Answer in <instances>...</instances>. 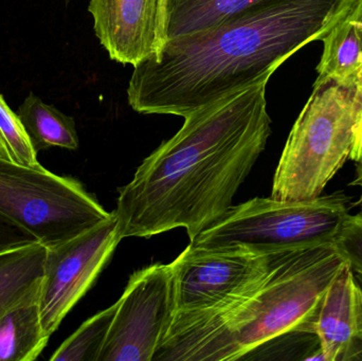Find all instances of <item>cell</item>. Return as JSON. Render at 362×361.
<instances>
[{"mask_svg":"<svg viewBox=\"0 0 362 361\" xmlns=\"http://www.w3.org/2000/svg\"><path fill=\"white\" fill-rule=\"evenodd\" d=\"M262 81L185 117L182 127L119 190L121 239L185 228L189 242L218 222L272 135Z\"/></svg>","mask_w":362,"mask_h":361,"instance_id":"1","label":"cell"},{"mask_svg":"<svg viewBox=\"0 0 362 361\" xmlns=\"http://www.w3.org/2000/svg\"><path fill=\"white\" fill-rule=\"evenodd\" d=\"M352 208V197L341 191L308 201L257 197L232 206L189 243L206 249L242 247L259 254L333 243Z\"/></svg>","mask_w":362,"mask_h":361,"instance_id":"5","label":"cell"},{"mask_svg":"<svg viewBox=\"0 0 362 361\" xmlns=\"http://www.w3.org/2000/svg\"><path fill=\"white\" fill-rule=\"evenodd\" d=\"M276 252L259 254L242 247L206 249L189 243L170 263L176 313L210 309L236 294L268 268Z\"/></svg>","mask_w":362,"mask_h":361,"instance_id":"9","label":"cell"},{"mask_svg":"<svg viewBox=\"0 0 362 361\" xmlns=\"http://www.w3.org/2000/svg\"><path fill=\"white\" fill-rule=\"evenodd\" d=\"M170 0H158V40L160 52L168 40V25H169ZM159 57V55H158Z\"/></svg>","mask_w":362,"mask_h":361,"instance_id":"21","label":"cell"},{"mask_svg":"<svg viewBox=\"0 0 362 361\" xmlns=\"http://www.w3.org/2000/svg\"><path fill=\"white\" fill-rule=\"evenodd\" d=\"M40 242L35 235L18 223L0 213V254Z\"/></svg>","mask_w":362,"mask_h":361,"instance_id":"20","label":"cell"},{"mask_svg":"<svg viewBox=\"0 0 362 361\" xmlns=\"http://www.w3.org/2000/svg\"><path fill=\"white\" fill-rule=\"evenodd\" d=\"M322 42L317 80L362 76V0L355 1Z\"/></svg>","mask_w":362,"mask_h":361,"instance_id":"12","label":"cell"},{"mask_svg":"<svg viewBox=\"0 0 362 361\" xmlns=\"http://www.w3.org/2000/svg\"><path fill=\"white\" fill-rule=\"evenodd\" d=\"M261 0H170L168 40L221 23Z\"/></svg>","mask_w":362,"mask_h":361,"instance_id":"16","label":"cell"},{"mask_svg":"<svg viewBox=\"0 0 362 361\" xmlns=\"http://www.w3.org/2000/svg\"><path fill=\"white\" fill-rule=\"evenodd\" d=\"M17 114L36 154L53 146L71 150L78 148L74 119L45 103L34 93L25 97Z\"/></svg>","mask_w":362,"mask_h":361,"instance_id":"15","label":"cell"},{"mask_svg":"<svg viewBox=\"0 0 362 361\" xmlns=\"http://www.w3.org/2000/svg\"><path fill=\"white\" fill-rule=\"evenodd\" d=\"M69 1V0H67V2Z\"/></svg>","mask_w":362,"mask_h":361,"instance_id":"25","label":"cell"},{"mask_svg":"<svg viewBox=\"0 0 362 361\" xmlns=\"http://www.w3.org/2000/svg\"><path fill=\"white\" fill-rule=\"evenodd\" d=\"M362 131V76L316 80L281 155L270 197L308 201L323 194L351 159Z\"/></svg>","mask_w":362,"mask_h":361,"instance_id":"4","label":"cell"},{"mask_svg":"<svg viewBox=\"0 0 362 361\" xmlns=\"http://www.w3.org/2000/svg\"><path fill=\"white\" fill-rule=\"evenodd\" d=\"M49 339L42 326L38 294L0 317V361L35 360Z\"/></svg>","mask_w":362,"mask_h":361,"instance_id":"13","label":"cell"},{"mask_svg":"<svg viewBox=\"0 0 362 361\" xmlns=\"http://www.w3.org/2000/svg\"><path fill=\"white\" fill-rule=\"evenodd\" d=\"M0 157L28 167H42L18 114L0 93Z\"/></svg>","mask_w":362,"mask_h":361,"instance_id":"18","label":"cell"},{"mask_svg":"<svg viewBox=\"0 0 362 361\" xmlns=\"http://www.w3.org/2000/svg\"><path fill=\"white\" fill-rule=\"evenodd\" d=\"M121 239L114 213L106 222L47 249L38 307L49 337L90 290Z\"/></svg>","mask_w":362,"mask_h":361,"instance_id":"8","label":"cell"},{"mask_svg":"<svg viewBox=\"0 0 362 361\" xmlns=\"http://www.w3.org/2000/svg\"><path fill=\"white\" fill-rule=\"evenodd\" d=\"M158 0H90L93 29L110 59L132 65L160 54Z\"/></svg>","mask_w":362,"mask_h":361,"instance_id":"10","label":"cell"},{"mask_svg":"<svg viewBox=\"0 0 362 361\" xmlns=\"http://www.w3.org/2000/svg\"><path fill=\"white\" fill-rule=\"evenodd\" d=\"M356 0H261L221 23L169 38L134 67L127 101L142 114L185 118L264 80L322 40Z\"/></svg>","mask_w":362,"mask_h":361,"instance_id":"2","label":"cell"},{"mask_svg":"<svg viewBox=\"0 0 362 361\" xmlns=\"http://www.w3.org/2000/svg\"><path fill=\"white\" fill-rule=\"evenodd\" d=\"M47 249L38 242L0 254V317L21 301L38 294Z\"/></svg>","mask_w":362,"mask_h":361,"instance_id":"14","label":"cell"},{"mask_svg":"<svg viewBox=\"0 0 362 361\" xmlns=\"http://www.w3.org/2000/svg\"><path fill=\"white\" fill-rule=\"evenodd\" d=\"M333 246L362 283V212L346 216Z\"/></svg>","mask_w":362,"mask_h":361,"instance_id":"19","label":"cell"},{"mask_svg":"<svg viewBox=\"0 0 362 361\" xmlns=\"http://www.w3.org/2000/svg\"><path fill=\"white\" fill-rule=\"evenodd\" d=\"M351 159L356 165L355 172L362 171V131L361 137H359L358 141H357L356 146H355L354 150H353L352 155H351Z\"/></svg>","mask_w":362,"mask_h":361,"instance_id":"22","label":"cell"},{"mask_svg":"<svg viewBox=\"0 0 362 361\" xmlns=\"http://www.w3.org/2000/svg\"><path fill=\"white\" fill-rule=\"evenodd\" d=\"M346 264L333 243L276 252L268 268L210 309L176 313L153 361L243 360L291 332L312 333Z\"/></svg>","mask_w":362,"mask_h":361,"instance_id":"3","label":"cell"},{"mask_svg":"<svg viewBox=\"0 0 362 361\" xmlns=\"http://www.w3.org/2000/svg\"><path fill=\"white\" fill-rule=\"evenodd\" d=\"M98 361H153L176 314L171 265H151L129 278Z\"/></svg>","mask_w":362,"mask_h":361,"instance_id":"7","label":"cell"},{"mask_svg":"<svg viewBox=\"0 0 362 361\" xmlns=\"http://www.w3.org/2000/svg\"><path fill=\"white\" fill-rule=\"evenodd\" d=\"M117 302L85 321L50 357L51 361H98L117 311Z\"/></svg>","mask_w":362,"mask_h":361,"instance_id":"17","label":"cell"},{"mask_svg":"<svg viewBox=\"0 0 362 361\" xmlns=\"http://www.w3.org/2000/svg\"><path fill=\"white\" fill-rule=\"evenodd\" d=\"M0 213L52 247L106 222V211L78 180L0 157Z\"/></svg>","mask_w":362,"mask_h":361,"instance_id":"6","label":"cell"},{"mask_svg":"<svg viewBox=\"0 0 362 361\" xmlns=\"http://www.w3.org/2000/svg\"><path fill=\"white\" fill-rule=\"evenodd\" d=\"M350 361H362V341L353 350Z\"/></svg>","mask_w":362,"mask_h":361,"instance_id":"24","label":"cell"},{"mask_svg":"<svg viewBox=\"0 0 362 361\" xmlns=\"http://www.w3.org/2000/svg\"><path fill=\"white\" fill-rule=\"evenodd\" d=\"M350 187H357L361 190V195H359L358 201L353 203V207L359 208L362 212V171L355 172V177L352 182L349 184Z\"/></svg>","mask_w":362,"mask_h":361,"instance_id":"23","label":"cell"},{"mask_svg":"<svg viewBox=\"0 0 362 361\" xmlns=\"http://www.w3.org/2000/svg\"><path fill=\"white\" fill-rule=\"evenodd\" d=\"M314 333L323 361H350L362 341V283L346 263L325 292Z\"/></svg>","mask_w":362,"mask_h":361,"instance_id":"11","label":"cell"}]
</instances>
